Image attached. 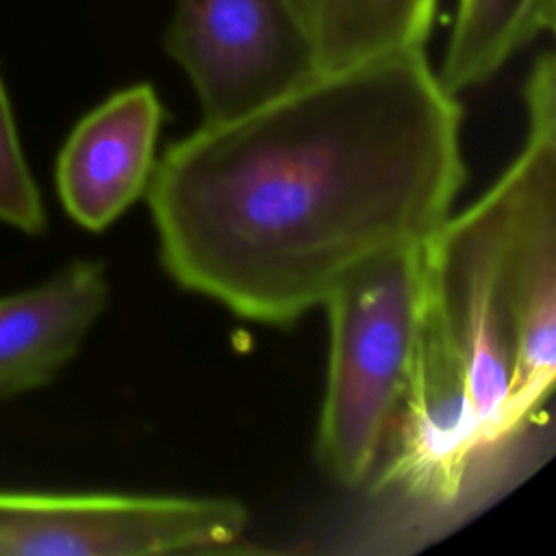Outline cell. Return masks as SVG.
I'll use <instances>...</instances> for the list:
<instances>
[{"instance_id": "cell-1", "label": "cell", "mask_w": 556, "mask_h": 556, "mask_svg": "<svg viewBox=\"0 0 556 556\" xmlns=\"http://www.w3.org/2000/svg\"><path fill=\"white\" fill-rule=\"evenodd\" d=\"M460 126L424 48L202 124L156 161L146 191L161 261L237 317L289 326L439 232L465 182Z\"/></svg>"}, {"instance_id": "cell-2", "label": "cell", "mask_w": 556, "mask_h": 556, "mask_svg": "<svg viewBox=\"0 0 556 556\" xmlns=\"http://www.w3.org/2000/svg\"><path fill=\"white\" fill-rule=\"evenodd\" d=\"M426 245L363 267L321 304L330 348L317 456L345 486H358L382 458L419 328Z\"/></svg>"}, {"instance_id": "cell-3", "label": "cell", "mask_w": 556, "mask_h": 556, "mask_svg": "<svg viewBox=\"0 0 556 556\" xmlns=\"http://www.w3.org/2000/svg\"><path fill=\"white\" fill-rule=\"evenodd\" d=\"M528 135L502 185V287L513 332L506 437L549 397L556 376V61L541 54L526 80Z\"/></svg>"}, {"instance_id": "cell-4", "label": "cell", "mask_w": 556, "mask_h": 556, "mask_svg": "<svg viewBox=\"0 0 556 556\" xmlns=\"http://www.w3.org/2000/svg\"><path fill=\"white\" fill-rule=\"evenodd\" d=\"M248 510L230 497L0 489V556H150L235 543Z\"/></svg>"}, {"instance_id": "cell-5", "label": "cell", "mask_w": 556, "mask_h": 556, "mask_svg": "<svg viewBox=\"0 0 556 556\" xmlns=\"http://www.w3.org/2000/svg\"><path fill=\"white\" fill-rule=\"evenodd\" d=\"M165 50L189 76L202 124L241 117L319 74L302 0H174Z\"/></svg>"}, {"instance_id": "cell-6", "label": "cell", "mask_w": 556, "mask_h": 556, "mask_svg": "<svg viewBox=\"0 0 556 556\" xmlns=\"http://www.w3.org/2000/svg\"><path fill=\"white\" fill-rule=\"evenodd\" d=\"M502 185L450 215L426 245L428 287L463 365L486 447L508 441L513 332L502 287Z\"/></svg>"}, {"instance_id": "cell-7", "label": "cell", "mask_w": 556, "mask_h": 556, "mask_svg": "<svg viewBox=\"0 0 556 556\" xmlns=\"http://www.w3.org/2000/svg\"><path fill=\"white\" fill-rule=\"evenodd\" d=\"M382 452L378 484L430 506L454 504L471 465L489 452L428 276L406 382Z\"/></svg>"}, {"instance_id": "cell-8", "label": "cell", "mask_w": 556, "mask_h": 556, "mask_svg": "<svg viewBox=\"0 0 556 556\" xmlns=\"http://www.w3.org/2000/svg\"><path fill=\"white\" fill-rule=\"evenodd\" d=\"M163 104L150 85L115 91L67 135L54 167L65 213L85 230L109 228L154 174Z\"/></svg>"}, {"instance_id": "cell-9", "label": "cell", "mask_w": 556, "mask_h": 556, "mask_svg": "<svg viewBox=\"0 0 556 556\" xmlns=\"http://www.w3.org/2000/svg\"><path fill=\"white\" fill-rule=\"evenodd\" d=\"M106 300V269L89 258L0 295V400L50 384L78 354Z\"/></svg>"}, {"instance_id": "cell-10", "label": "cell", "mask_w": 556, "mask_h": 556, "mask_svg": "<svg viewBox=\"0 0 556 556\" xmlns=\"http://www.w3.org/2000/svg\"><path fill=\"white\" fill-rule=\"evenodd\" d=\"M319 74L404 48H424L437 0H302Z\"/></svg>"}, {"instance_id": "cell-11", "label": "cell", "mask_w": 556, "mask_h": 556, "mask_svg": "<svg viewBox=\"0 0 556 556\" xmlns=\"http://www.w3.org/2000/svg\"><path fill=\"white\" fill-rule=\"evenodd\" d=\"M556 0H458L437 72L458 96L493 78L504 63L545 30H554Z\"/></svg>"}, {"instance_id": "cell-12", "label": "cell", "mask_w": 556, "mask_h": 556, "mask_svg": "<svg viewBox=\"0 0 556 556\" xmlns=\"http://www.w3.org/2000/svg\"><path fill=\"white\" fill-rule=\"evenodd\" d=\"M0 224L24 235H41L48 226L39 185L26 161L13 106L0 76Z\"/></svg>"}]
</instances>
